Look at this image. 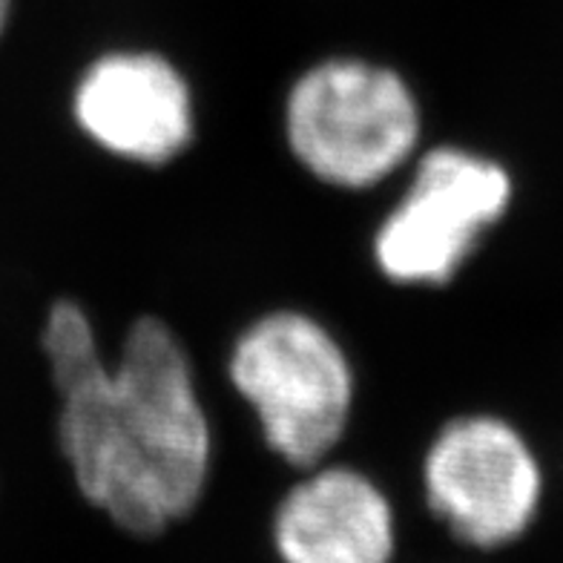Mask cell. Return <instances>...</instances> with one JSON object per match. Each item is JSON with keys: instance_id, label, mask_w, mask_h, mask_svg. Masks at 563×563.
I'll return each mask as SVG.
<instances>
[{"instance_id": "obj_1", "label": "cell", "mask_w": 563, "mask_h": 563, "mask_svg": "<svg viewBox=\"0 0 563 563\" xmlns=\"http://www.w3.org/2000/svg\"><path fill=\"white\" fill-rule=\"evenodd\" d=\"M41 345L60 394V452L89 504L144 538L190 515L210 472V426L170 328L141 317L119 363L104 365L87 311L60 299Z\"/></svg>"}, {"instance_id": "obj_6", "label": "cell", "mask_w": 563, "mask_h": 563, "mask_svg": "<svg viewBox=\"0 0 563 563\" xmlns=\"http://www.w3.org/2000/svg\"><path fill=\"white\" fill-rule=\"evenodd\" d=\"M73 112L98 147L147 167L176 158L196 130L185 75L156 53L98 58L75 87Z\"/></svg>"}, {"instance_id": "obj_5", "label": "cell", "mask_w": 563, "mask_h": 563, "mask_svg": "<svg viewBox=\"0 0 563 563\" xmlns=\"http://www.w3.org/2000/svg\"><path fill=\"white\" fill-rule=\"evenodd\" d=\"M422 483L431 511L475 549L520 541L541 511V466L518 431L497 417L449 422L426 454Z\"/></svg>"}, {"instance_id": "obj_4", "label": "cell", "mask_w": 563, "mask_h": 563, "mask_svg": "<svg viewBox=\"0 0 563 563\" xmlns=\"http://www.w3.org/2000/svg\"><path fill=\"white\" fill-rule=\"evenodd\" d=\"M509 201L511 181L500 164L457 147L431 150L377 230L379 271L400 285H445Z\"/></svg>"}, {"instance_id": "obj_2", "label": "cell", "mask_w": 563, "mask_h": 563, "mask_svg": "<svg viewBox=\"0 0 563 563\" xmlns=\"http://www.w3.org/2000/svg\"><path fill=\"white\" fill-rule=\"evenodd\" d=\"M285 133L305 170L328 185L363 190L415 153L420 107L394 69L336 58L294 84Z\"/></svg>"}, {"instance_id": "obj_7", "label": "cell", "mask_w": 563, "mask_h": 563, "mask_svg": "<svg viewBox=\"0 0 563 563\" xmlns=\"http://www.w3.org/2000/svg\"><path fill=\"white\" fill-rule=\"evenodd\" d=\"M274 541L282 563H391L394 511L354 468H319L279 504Z\"/></svg>"}, {"instance_id": "obj_3", "label": "cell", "mask_w": 563, "mask_h": 563, "mask_svg": "<svg viewBox=\"0 0 563 563\" xmlns=\"http://www.w3.org/2000/svg\"><path fill=\"white\" fill-rule=\"evenodd\" d=\"M230 383L253 406L285 463L317 466L349 426L354 374L336 340L311 317L279 311L239 336Z\"/></svg>"}, {"instance_id": "obj_8", "label": "cell", "mask_w": 563, "mask_h": 563, "mask_svg": "<svg viewBox=\"0 0 563 563\" xmlns=\"http://www.w3.org/2000/svg\"><path fill=\"white\" fill-rule=\"evenodd\" d=\"M9 15H12V0H0V37L7 32Z\"/></svg>"}]
</instances>
